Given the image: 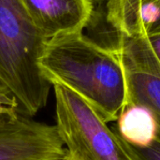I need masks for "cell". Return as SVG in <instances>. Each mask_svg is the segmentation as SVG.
<instances>
[{
    "mask_svg": "<svg viewBox=\"0 0 160 160\" xmlns=\"http://www.w3.org/2000/svg\"><path fill=\"white\" fill-rule=\"evenodd\" d=\"M65 154L55 126L20 114L0 119V160H59Z\"/></svg>",
    "mask_w": 160,
    "mask_h": 160,
    "instance_id": "5b68a950",
    "label": "cell"
},
{
    "mask_svg": "<svg viewBox=\"0 0 160 160\" xmlns=\"http://www.w3.org/2000/svg\"><path fill=\"white\" fill-rule=\"evenodd\" d=\"M125 68L128 104L147 108L154 115L160 139V55L143 38L119 37L116 45Z\"/></svg>",
    "mask_w": 160,
    "mask_h": 160,
    "instance_id": "277c9868",
    "label": "cell"
},
{
    "mask_svg": "<svg viewBox=\"0 0 160 160\" xmlns=\"http://www.w3.org/2000/svg\"><path fill=\"white\" fill-rule=\"evenodd\" d=\"M59 160H76L72 156H70L68 152H67V150H66V154L64 155V157L61 158V159Z\"/></svg>",
    "mask_w": 160,
    "mask_h": 160,
    "instance_id": "8fae6325",
    "label": "cell"
},
{
    "mask_svg": "<svg viewBox=\"0 0 160 160\" xmlns=\"http://www.w3.org/2000/svg\"><path fill=\"white\" fill-rule=\"evenodd\" d=\"M94 0H22L33 22L49 40L82 32L89 23Z\"/></svg>",
    "mask_w": 160,
    "mask_h": 160,
    "instance_id": "8992f818",
    "label": "cell"
},
{
    "mask_svg": "<svg viewBox=\"0 0 160 160\" xmlns=\"http://www.w3.org/2000/svg\"><path fill=\"white\" fill-rule=\"evenodd\" d=\"M0 89H6V88H5V87H4V86H3V85L0 83Z\"/></svg>",
    "mask_w": 160,
    "mask_h": 160,
    "instance_id": "7c38bea8",
    "label": "cell"
},
{
    "mask_svg": "<svg viewBox=\"0 0 160 160\" xmlns=\"http://www.w3.org/2000/svg\"><path fill=\"white\" fill-rule=\"evenodd\" d=\"M17 114L19 111L15 98L7 89H0V119Z\"/></svg>",
    "mask_w": 160,
    "mask_h": 160,
    "instance_id": "30bf717a",
    "label": "cell"
},
{
    "mask_svg": "<svg viewBox=\"0 0 160 160\" xmlns=\"http://www.w3.org/2000/svg\"><path fill=\"white\" fill-rule=\"evenodd\" d=\"M115 123L112 128L126 142L133 146H147L158 137L153 113L142 105L128 104Z\"/></svg>",
    "mask_w": 160,
    "mask_h": 160,
    "instance_id": "ba28073f",
    "label": "cell"
},
{
    "mask_svg": "<svg viewBox=\"0 0 160 160\" xmlns=\"http://www.w3.org/2000/svg\"><path fill=\"white\" fill-rule=\"evenodd\" d=\"M106 19L118 37L160 44V0H108Z\"/></svg>",
    "mask_w": 160,
    "mask_h": 160,
    "instance_id": "52a82bcc",
    "label": "cell"
},
{
    "mask_svg": "<svg viewBox=\"0 0 160 160\" xmlns=\"http://www.w3.org/2000/svg\"><path fill=\"white\" fill-rule=\"evenodd\" d=\"M56 129L67 152L76 160H132L115 130L70 88L52 83Z\"/></svg>",
    "mask_w": 160,
    "mask_h": 160,
    "instance_id": "3957f363",
    "label": "cell"
},
{
    "mask_svg": "<svg viewBox=\"0 0 160 160\" xmlns=\"http://www.w3.org/2000/svg\"><path fill=\"white\" fill-rule=\"evenodd\" d=\"M39 67L44 77L83 98L106 123H113L128 105V85L120 52L101 46L82 32L48 40Z\"/></svg>",
    "mask_w": 160,
    "mask_h": 160,
    "instance_id": "6da1fadb",
    "label": "cell"
},
{
    "mask_svg": "<svg viewBox=\"0 0 160 160\" xmlns=\"http://www.w3.org/2000/svg\"><path fill=\"white\" fill-rule=\"evenodd\" d=\"M47 42L22 0H0V83L26 116L37 114L48 101L52 84L39 67Z\"/></svg>",
    "mask_w": 160,
    "mask_h": 160,
    "instance_id": "7a4b0ae2",
    "label": "cell"
},
{
    "mask_svg": "<svg viewBox=\"0 0 160 160\" xmlns=\"http://www.w3.org/2000/svg\"><path fill=\"white\" fill-rule=\"evenodd\" d=\"M119 138L124 149L132 160H160V139L158 137L151 144L144 147L133 146L126 142L120 136Z\"/></svg>",
    "mask_w": 160,
    "mask_h": 160,
    "instance_id": "9c48e42d",
    "label": "cell"
}]
</instances>
